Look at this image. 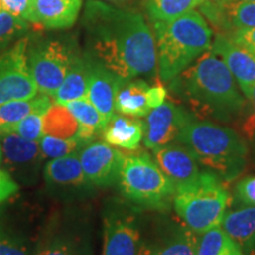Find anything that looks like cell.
I'll return each mask as SVG.
<instances>
[{"instance_id": "cell-14", "label": "cell", "mask_w": 255, "mask_h": 255, "mask_svg": "<svg viewBox=\"0 0 255 255\" xmlns=\"http://www.w3.org/2000/svg\"><path fill=\"white\" fill-rule=\"evenodd\" d=\"M156 163L173 181L175 187L193 182L199 177L197 161L191 151L182 143H170L155 149Z\"/></svg>"}, {"instance_id": "cell-19", "label": "cell", "mask_w": 255, "mask_h": 255, "mask_svg": "<svg viewBox=\"0 0 255 255\" xmlns=\"http://www.w3.org/2000/svg\"><path fill=\"white\" fill-rule=\"evenodd\" d=\"M91 66L92 59L73 56L65 78L53 96L56 103L65 105L71 101L87 97Z\"/></svg>"}, {"instance_id": "cell-30", "label": "cell", "mask_w": 255, "mask_h": 255, "mask_svg": "<svg viewBox=\"0 0 255 255\" xmlns=\"http://www.w3.org/2000/svg\"><path fill=\"white\" fill-rule=\"evenodd\" d=\"M30 28V23L23 17L0 12V50L4 49L12 41L24 36Z\"/></svg>"}, {"instance_id": "cell-6", "label": "cell", "mask_w": 255, "mask_h": 255, "mask_svg": "<svg viewBox=\"0 0 255 255\" xmlns=\"http://www.w3.org/2000/svg\"><path fill=\"white\" fill-rule=\"evenodd\" d=\"M124 196L151 208H165L174 199L175 184L144 152L124 155L120 173Z\"/></svg>"}, {"instance_id": "cell-25", "label": "cell", "mask_w": 255, "mask_h": 255, "mask_svg": "<svg viewBox=\"0 0 255 255\" xmlns=\"http://www.w3.org/2000/svg\"><path fill=\"white\" fill-rule=\"evenodd\" d=\"M196 255H246L223 229L215 227L199 235Z\"/></svg>"}, {"instance_id": "cell-18", "label": "cell", "mask_w": 255, "mask_h": 255, "mask_svg": "<svg viewBox=\"0 0 255 255\" xmlns=\"http://www.w3.org/2000/svg\"><path fill=\"white\" fill-rule=\"evenodd\" d=\"M102 135L110 145L137 150L144 136V123L135 117L114 114Z\"/></svg>"}, {"instance_id": "cell-12", "label": "cell", "mask_w": 255, "mask_h": 255, "mask_svg": "<svg viewBox=\"0 0 255 255\" xmlns=\"http://www.w3.org/2000/svg\"><path fill=\"white\" fill-rule=\"evenodd\" d=\"M82 5L83 0H31L23 18L43 28H68L77 20Z\"/></svg>"}, {"instance_id": "cell-17", "label": "cell", "mask_w": 255, "mask_h": 255, "mask_svg": "<svg viewBox=\"0 0 255 255\" xmlns=\"http://www.w3.org/2000/svg\"><path fill=\"white\" fill-rule=\"evenodd\" d=\"M221 228L246 255H255V206H244L226 213Z\"/></svg>"}, {"instance_id": "cell-7", "label": "cell", "mask_w": 255, "mask_h": 255, "mask_svg": "<svg viewBox=\"0 0 255 255\" xmlns=\"http://www.w3.org/2000/svg\"><path fill=\"white\" fill-rule=\"evenodd\" d=\"M73 56L70 47L58 40L44 41L32 47L27 53V64L38 91L53 97L68 73Z\"/></svg>"}, {"instance_id": "cell-23", "label": "cell", "mask_w": 255, "mask_h": 255, "mask_svg": "<svg viewBox=\"0 0 255 255\" xmlns=\"http://www.w3.org/2000/svg\"><path fill=\"white\" fill-rule=\"evenodd\" d=\"M52 105L50 96L41 94L31 100L11 101L0 104V131H11L25 117L33 113L45 114Z\"/></svg>"}, {"instance_id": "cell-39", "label": "cell", "mask_w": 255, "mask_h": 255, "mask_svg": "<svg viewBox=\"0 0 255 255\" xmlns=\"http://www.w3.org/2000/svg\"><path fill=\"white\" fill-rule=\"evenodd\" d=\"M246 100L250 101V103L252 105V113L250 115V117L247 119L246 123H245V131H246L250 136H252L255 132V84L252 87Z\"/></svg>"}, {"instance_id": "cell-26", "label": "cell", "mask_w": 255, "mask_h": 255, "mask_svg": "<svg viewBox=\"0 0 255 255\" xmlns=\"http://www.w3.org/2000/svg\"><path fill=\"white\" fill-rule=\"evenodd\" d=\"M197 242L199 235L183 226L154 250L146 248L145 255H196Z\"/></svg>"}, {"instance_id": "cell-22", "label": "cell", "mask_w": 255, "mask_h": 255, "mask_svg": "<svg viewBox=\"0 0 255 255\" xmlns=\"http://www.w3.org/2000/svg\"><path fill=\"white\" fill-rule=\"evenodd\" d=\"M44 177L47 182L60 186H84L89 182L77 152L50 161L44 168Z\"/></svg>"}, {"instance_id": "cell-43", "label": "cell", "mask_w": 255, "mask_h": 255, "mask_svg": "<svg viewBox=\"0 0 255 255\" xmlns=\"http://www.w3.org/2000/svg\"><path fill=\"white\" fill-rule=\"evenodd\" d=\"M0 158H1V144H0Z\"/></svg>"}, {"instance_id": "cell-35", "label": "cell", "mask_w": 255, "mask_h": 255, "mask_svg": "<svg viewBox=\"0 0 255 255\" xmlns=\"http://www.w3.org/2000/svg\"><path fill=\"white\" fill-rule=\"evenodd\" d=\"M235 43L240 44L248 50H255V28H240L228 34Z\"/></svg>"}, {"instance_id": "cell-1", "label": "cell", "mask_w": 255, "mask_h": 255, "mask_svg": "<svg viewBox=\"0 0 255 255\" xmlns=\"http://www.w3.org/2000/svg\"><path fill=\"white\" fill-rule=\"evenodd\" d=\"M83 26L96 62L123 81L154 72L157 64L155 38L139 12L88 0Z\"/></svg>"}, {"instance_id": "cell-5", "label": "cell", "mask_w": 255, "mask_h": 255, "mask_svg": "<svg viewBox=\"0 0 255 255\" xmlns=\"http://www.w3.org/2000/svg\"><path fill=\"white\" fill-rule=\"evenodd\" d=\"M173 201L183 226L201 235L221 226L231 195L215 174L203 173L193 182L177 186Z\"/></svg>"}, {"instance_id": "cell-44", "label": "cell", "mask_w": 255, "mask_h": 255, "mask_svg": "<svg viewBox=\"0 0 255 255\" xmlns=\"http://www.w3.org/2000/svg\"><path fill=\"white\" fill-rule=\"evenodd\" d=\"M248 1H255V0H248Z\"/></svg>"}, {"instance_id": "cell-40", "label": "cell", "mask_w": 255, "mask_h": 255, "mask_svg": "<svg viewBox=\"0 0 255 255\" xmlns=\"http://www.w3.org/2000/svg\"><path fill=\"white\" fill-rule=\"evenodd\" d=\"M215 1H220V2H231V1H235V0H215Z\"/></svg>"}, {"instance_id": "cell-31", "label": "cell", "mask_w": 255, "mask_h": 255, "mask_svg": "<svg viewBox=\"0 0 255 255\" xmlns=\"http://www.w3.org/2000/svg\"><path fill=\"white\" fill-rule=\"evenodd\" d=\"M43 113H33L21 120L11 131L18 133L28 141H39L43 137Z\"/></svg>"}, {"instance_id": "cell-34", "label": "cell", "mask_w": 255, "mask_h": 255, "mask_svg": "<svg viewBox=\"0 0 255 255\" xmlns=\"http://www.w3.org/2000/svg\"><path fill=\"white\" fill-rule=\"evenodd\" d=\"M37 255H81L77 248L64 241H57L38 252Z\"/></svg>"}, {"instance_id": "cell-4", "label": "cell", "mask_w": 255, "mask_h": 255, "mask_svg": "<svg viewBox=\"0 0 255 255\" xmlns=\"http://www.w3.org/2000/svg\"><path fill=\"white\" fill-rule=\"evenodd\" d=\"M177 142L186 145L197 162L226 181L237 178L246 165V142L228 127L194 120Z\"/></svg>"}, {"instance_id": "cell-33", "label": "cell", "mask_w": 255, "mask_h": 255, "mask_svg": "<svg viewBox=\"0 0 255 255\" xmlns=\"http://www.w3.org/2000/svg\"><path fill=\"white\" fill-rule=\"evenodd\" d=\"M0 255H28V252L18 240L0 233Z\"/></svg>"}, {"instance_id": "cell-28", "label": "cell", "mask_w": 255, "mask_h": 255, "mask_svg": "<svg viewBox=\"0 0 255 255\" xmlns=\"http://www.w3.org/2000/svg\"><path fill=\"white\" fill-rule=\"evenodd\" d=\"M229 28L232 31L240 28H255V1L223 2Z\"/></svg>"}, {"instance_id": "cell-15", "label": "cell", "mask_w": 255, "mask_h": 255, "mask_svg": "<svg viewBox=\"0 0 255 255\" xmlns=\"http://www.w3.org/2000/svg\"><path fill=\"white\" fill-rule=\"evenodd\" d=\"M1 139V152L9 170L26 176L38 173L41 161L45 157L39 143L28 141L13 131L2 132Z\"/></svg>"}, {"instance_id": "cell-20", "label": "cell", "mask_w": 255, "mask_h": 255, "mask_svg": "<svg viewBox=\"0 0 255 255\" xmlns=\"http://www.w3.org/2000/svg\"><path fill=\"white\" fill-rule=\"evenodd\" d=\"M150 85L145 81L137 79L122 84L115 100V110L126 116L144 117L151 111L149 102Z\"/></svg>"}, {"instance_id": "cell-2", "label": "cell", "mask_w": 255, "mask_h": 255, "mask_svg": "<svg viewBox=\"0 0 255 255\" xmlns=\"http://www.w3.org/2000/svg\"><path fill=\"white\" fill-rule=\"evenodd\" d=\"M177 85L195 109L228 121L245 109V96L223 60L212 50L180 73Z\"/></svg>"}, {"instance_id": "cell-27", "label": "cell", "mask_w": 255, "mask_h": 255, "mask_svg": "<svg viewBox=\"0 0 255 255\" xmlns=\"http://www.w3.org/2000/svg\"><path fill=\"white\" fill-rule=\"evenodd\" d=\"M203 0H148L146 9L152 21H171L201 5Z\"/></svg>"}, {"instance_id": "cell-32", "label": "cell", "mask_w": 255, "mask_h": 255, "mask_svg": "<svg viewBox=\"0 0 255 255\" xmlns=\"http://www.w3.org/2000/svg\"><path fill=\"white\" fill-rule=\"evenodd\" d=\"M238 200L245 206H255V175L240 180L235 188Z\"/></svg>"}, {"instance_id": "cell-21", "label": "cell", "mask_w": 255, "mask_h": 255, "mask_svg": "<svg viewBox=\"0 0 255 255\" xmlns=\"http://www.w3.org/2000/svg\"><path fill=\"white\" fill-rule=\"evenodd\" d=\"M65 107L78 121L79 131L76 137L84 144L94 139L98 133H103L109 123L87 97L69 102Z\"/></svg>"}, {"instance_id": "cell-8", "label": "cell", "mask_w": 255, "mask_h": 255, "mask_svg": "<svg viewBox=\"0 0 255 255\" xmlns=\"http://www.w3.org/2000/svg\"><path fill=\"white\" fill-rule=\"evenodd\" d=\"M27 45V38H21L0 53V104L36 97L38 88L28 69Z\"/></svg>"}, {"instance_id": "cell-42", "label": "cell", "mask_w": 255, "mask_h": 255, "mask_svg": "<svg viewBox=\"0 0 255 255\" xmlns=\"http://www.w3.org/2000/svg\"><path fill=\"white\" fill-rule=\"evenodd\" d=\"M247 50H248V49H247ZM250 51H251V52H252V53H253V56L255 57V50H250Z\"/></svg>"}, {"instance_id": "cell-11", "label": "cell", "mask_w": 255, "mask_h": 255, "mask_svg": "<svg viewBox=\"0 0 255 255\" xmlns=\"http://www.w3.org/2000/svg\"><path fill=\"white\" fill-rule=\"evenodd\" d=\"M213 52L223 60L238 82L245 97L255 84V57L246 47L235 43L228 34L218 33L212 44Z\"/></svg>"}, {"instance_id": "cell-24", "label": "cell", "mask_w": 255, "mask_h": 255, "mask_svg": "<svg viewBox=\"0 0 255 255\" xmlns=\"http://www.w3.org/2000/svg\"><path fill=\"white\" fill-rule=\"evenodd\" d=\"M79 131V123L68 108L63 104H52L44 115L43 135L57 138H73Z\"/></svg>"}, {"instance_id": "cell-10", "label": "cell", "mask_w": 255, "mask_h": 255, "mask_svg": "<svg viewBox=\"0 0 255 255\" xmlns=\"http://www.w3.org/2000/svg\"><path fill=\"white\" fill-rule=\"evenodd\" d=\"M88 181L95 186H110L119 181L124 159L122 151L107 142H91L78 152Z\"/></svg>"}, {"instance_id": "cell-38", "label": "cell", "mask_w": 255, "mask_h": 255, "mask_svg": "<svg viewBox=\"0 0 255 255\" xmlns=\"http://www.w3.org/2000/svg\"><path fill=\"white\" fill-rule=\"evenodd\" d=\"M167 97V89H165L161 83H155L149 89V102H150L151 110L159 107L165 102Z\"/></svg>"}, {"instance_id": "cell-36", "label": "cell", "mask_w": 255, "mask_h": 255, "mask_svg": "<svg viewBox=\"0 0 255 255\" xmlns=\"http://www.w3.org/2000/svg\"><path fill=\"white\" fill-rule=\"evenodd\" d=\"M31 0H0V12L23 17Z\"/></svg>"}, {"instance_id": "cell-41", "label": "cell", "mask_w": 255, "mask_h": 255, "mask_svg": "<svg viewBox=\"0 0 255 255\" xmlns=\"http://www.w3.org/2000/svg\"><path fill=\"white\" fill-rule=\"evenodd\" d=\"M107 1H115V2H122V1H128V0H107Z\"/></svg>"}, {"instance_id": "cell-29", "label": "cell", "mask_w": 255, "mask_h": 255, "mask_svg": "<svg viewBox=\"0 0 255 255\" xmlns=\"http://www.w3.org/2000/svg\"><path fill=\"white\" fill-rule=\"evenodd\" d=\"M39 146L44 156L57 158L79 151L84 146V143L81 139H78L77 137H73V138H57V137L45 135L39 139Z\"/></svg>"}, {"instance_id": "cell-16", "label": "cell", "mask_w": 255, "mask_h": 255, "mask_svg": "<svg viewBox=\"0 0 255 255\" xmlns=\"http://www.w3.org/2000/svg\"><path fill=\"white\" fill-rule=\"evenodd\" d=\"M124 82L110 70L92 60L87 98L108 122L114 116L116 95Z\"/></svg>"}, {"instance_id": "cell-13", "label": "cell", "mask_w": 255, "mask_h": 255, "mask_svg": "<svg viewBox=\"0 0 255 255\" xmlns=\"http://www.w3.org/2000/svg\"><path fill=\"white\" fill-rule=\"evenodd\" d=\"M146 247L135 220L126 215H111L104 221L102 255H145Z\"/></svg>"}, {"instance_id": "cell-9", "label": "cell", "mask_w": 255, "mask_h": 255, "mask_svg": "<svg viewBox=\"0 0 255 255\" xmlns=\"http://www.w3.org/2000/svg\"><path fill=\"white\" fill-rule=\"evenodd\" d=\"M144 122V144L155 149L177 142L183 129L194 119L182 107L173 102H164L146 115Z\"/></svg>"}, {"instance_id": "cell-37", "label": "cell", "mask_w": 255, "mask_h": 255, "mask_svg": "<svg viewBox=\"0 0 255 255\" xmlns=\"http://www.w3.org/2000/svg\"><path fill=\"white\" fill-rule=\"evenodd\" d=\"M18 190V184L12 180L7 173L4 170H0V203L9 196L13 195Z\"/></svg>"}, {"instance_id": "cell-3", "label": "cell", "mask_w": 255, "mask_h": 255, "mask_svg": "<svg viewBox=\"0 0 255 255\" xmlns=\"http://www.w3.org/2000/svg\"><path fill=\"white\" fill-rule=\"evenodd\" d=\"M152 23L162 81L176 78L212 47V28L203 15L194 9L171 21Z\"/></svg>"}]
</instances>
